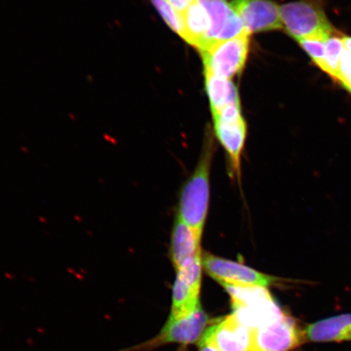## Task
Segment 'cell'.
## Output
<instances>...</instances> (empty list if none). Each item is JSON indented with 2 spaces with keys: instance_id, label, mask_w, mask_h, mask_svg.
Segmentation results:
<instances>
[{
  "instance_id": "d6986e66",
  "label": "cell",
  "mask_w": 351,
  "mask_h": 351,
  "mask_svg": "<svg viewBox=\"0 0 351 351\" xmlns=\"http://www.w3.org/2000/svg\"><path fill=\"white\" fill-rule=\"evenodd\" d=\"M153 5L159 12L162 19L174 32L182 37V23L181 13L172 5L169 0H151Z\"/></svg>"
},
{
  "instance_id": "ba28073f",
  "label": "cell",
  "mask_w": 351,
  "mask_h": 351,
  "mask_svg": "<svg viewBox=\"0 0 351 351\" xmlns=\"http://www.w3.org/2000/svg\"><path fill=\"white\" fill-rule=\"evenodd\" d=\"M199 343L217 351H252L253 330L231 315L210 326L201 337Z\"/></svg>"
},
{
  "instance_id": "8992f818",
  "label": "cell",
  "mask_w": 351,
  "mask_h": 351,
  "mask_svg": "<svg viewBox=\"0 0 351 351\" xmlns=\"http://www.w3.org/2000/svg\"><path fill=\"white\" fill-rule=\"evenodd\" d=\"M202 265L207 274L221 285L267 288L278 280L252 269L243 263L228 261L208 253L202 257Z\"/></svg>"
},
{
  "instance_id": "ffe728a7",
  "label": "cell",
  "mask_w": 351,
  "mask_h": 351,
  "mask_svg": "<svg viewBox=\"0 0 351 351\" xmlns=\"http://www.w3.org/2000/svg\"><path fill=\"white\" fill-rule=\"evenodd\" d=\"M337 82L344 88L351 83V54L346 48L340 56Z\"/></svg>"
},
{
  "instance_id": "52a82bcc",
  "label": "cell",
  "mask_w": 351,
  "mask_h": 351,
  "mask_svg": "<svg viewBox=\"0 0 351 351\" xmlns=\"http://www.w3.org/2000/svg\"><path fill=\"white\" fill-rule=\"evenodd\" d=\"M202 257L177 270L173 291L172 313L169 319L188 317L201 306L199 293L202 282Z\"/></svg>"
},
{
  "instance_id": "4fadbf2b",
  "label": "cell",
  "mask_w": 351,
  "mask_h": 351,
  "mask_svg": "<svg viewBox=\"0 0 351 351\" xmlns=\"http://www.w3.org/2000/svg\"><path fill=\"white\" fill-rule=\"evenodd\" d=\"M182 23V38L200 51L208 46L210 19L207 10L194 0L181 12Z\"/></svg>"
},
{
  "instance_id": "7c38bea8",
  "label": "cell",
  "mask_w": 351,
  "mask_h": 351,
  "mask_svg": "<svg viewBox=\"0 0 351 351\" xmlns=\"http://www.w3.org/2000/svg\"><path fill=\"white\" fill-rule=\"evenodd\" d=\"M202 236L188 226L178 217L176 219L171 243V258L176 270L182 269L188 263L202 256Z\"/></svg>"
},
{
  "instance_id": "44dd1931",
  "label": "cell",
  "mask_w": 351,
  "mask_h": 351,
  "mask_svg": "<svg viewBox=\"0 0 351 351\" xmlns=\"http://www.w3.org/2000/svg\"><path fill=\"white\" fill-rule=\"evenodd\" d=\"M169 1L172 3V5L176 10L181 13L182 11L185 10L194 0H169Z\"/></svg>"
},
{
  "instance_id": "30bf717a",
  "label": "cell",
  "mask_w": 351,
  "mask_h": 351,
  "mask_svg": "<svg viewBox=\"0 0 351 351\" xmlns=\"http://www.w3.org/2000/svg\"><path fill=\"white\" fill-rule=\"evenodd\" d=\"M231 4L249 34L283 28L280 7L271 0H232Z\"/></svg>"
},
{
  "instance_id": "2e32d148",
  "label": "cell",
  "mask_w": 351,
  "mask_h": 351,
  "mask_svg": "<svg viewBox=\"0 0 351 351\" xmlns=\"http://www.w3.org/2000/svg\"><path fill=\"white\" fill-rule=\"evenodd\" d=\"M205 82L213 115L232 105L240 104L238 89L229 79L205 73Z\"/></svg>"
},
{
  "instance_id": "9c48e42d",
  "label": "cell",
  "mask_w": 351,
  "mask_h": 351,
  "mask_svg": "<svg viewBox=\"0 0 351 351\" xmlns=\"http://www.w3.org/2000/svg\"><path fill=\"white\" fill-rule=\"evenodd\" d=\"M305 339L304 332L285 315L269 326L253 330L252 351H291Z\"/></svg>"
},
{
  "instance_id": "7402d4cb",
  "label": "cell",
  "mask_w": 351,
  "mask_h": 351,
  "mask_svg": "<svg viewBox=\"0 0 351 351\" xmlns=\"http://www.w3.org/2000/svg\"><path fill=\"white\" fill-rule=\"evenodd\" d=\"M342 40H343L346 49L348 50L351 54V37L343 35V37H342Z\"/></svg>"
},
{
  "instance_id": "9a60e30c",
  "label": "cell",
  "mask_w": 351,
  "mask_h": 351,
  "mask_svg": "<svg viewBox=\"0 0 351 351\" xmlns=\"http://www.w3.org/2000/svg\"><path fill=\"white\" fill-rule=\"evenodd\" d=\"M305 339L313 342L351 341V314L336 315L309 324Z\"/></svg>"
},
{
  "instance_id": "e0dca14e",
  "label": "cell",
  "mask_w": 351,
  "mask_h": 351,
  "mask_svg": "<svg viewBox=\"0 0 351 351\" xmlns=\"http://www.w3.org/2000/svg\"><path fill=\"white\" fill-rule=\"evenodd\" d=\"M298 42L306 53L310 56L313 62L329 75L330 71H329L324 40L320 38H311L301 39Z\"/></svg>"
},
{
  "instance_id": "603a6c76",
  "label": "cell",
  "mask_w": 351,
  "mask_h": 351,
  "mask_svg": "<svg viewBox=\"0 0 351 351\" xmlns=\"http://www.w3.org/2000/svg\"><path fill=\"white\" fill-rule=\"evenodd\" d=\"M199 351H217L208 345L199 343Z\"/></svg>"
},
{
  "instance_id": "cb8c5ba5",
  "label": "cell",
  "mask_w": 351,
  "mask_h": 351,
  "mask_svg": "<svg viewBox=\"0 0 351 351\" xmlns=\"http://www.w3.org/2000/svg\"><path fill=\"white\" fill-rule=\"evenodd\" d=\"M345 89H346V90L349 91V92H350V93L351 94V83H350V85H348V86H346V87H345Z\"/></svg>"
},
{
  "instance_id": "8fae6325",
  "label": "cell",
  "mask_w": 351,
  "mask_h": 351,
  "mask_svg": "<svg viewBox=\"0 0 351 351\" xmlns=\"http://www.w3.org/2000/svg\"><path fill=\"white\" fill-rule=\"evenodd\" d=\"M207 10L210 19L208 46L247 33L238 13L226 0H197ZM206 49V48H205Z\"/></svg>"
},
{
  "instance_id": "3957f363",
  "label": "cell",
  "mask_w": 351,
  "mask_h": 351,
  "mask_svg": "<svg viewBox=\"0 0 351 351\" xmlns=\"http://www.w3.org/2000/svg\"><path fill=\"white\" fill-rule=\"evenodd\" d=\"M249 35L244 33L227 40L214 43L202 51L204 73L230 80L243 71L248 56Z\"/></svg>"
},
{
  "instance_id": "5bb4252c",
  "label": "cell",
  "mask_w": 351,
  "mask_h": 351,
  "mask_svg": "<svg viewBox=\"0 0 351 351\" xmlns=\"http://www.w3.org/2000/svg\"><path fill=\"white\" fill-rule=\"evenodd\" d=\"M232 308H234V313L232 315L241 324L252 330L269 326L287 315L276 304L271 296L252 304L232 307Z\"/></svg>"
},
{
  "instance_id": "7a4b0ae2",
  "label": "cell",
  "mask_w": 351,
  "mask_h": 351,
  "mask_svg": "<svg viewBox=\"0 0 351 351\" xmlns=\"http://www.w3.org/2000/svg\"><path fill=\"white\" fill-rule=\"evenodd\" d=\"M212 151L208 148L201 157L194 173L189 178L180 199L178 217L202 236L208 216L209 173Z\"/></svg>"
},
{
  "instance_id": "ac0fdd59",
  "label": "cell",
  "mask_w": 351,
  "mask_h": 351,
  "mask_svg": "<svg viewBox=\"0 0 351 351\" xmlns=\"http://www.w3.org/2000/svg\"><path fill=\"white\" fill-rule=\"evenodd\" d=\"M343 35L339 32L332 35L324 40L327 61L329 71H330L329 76L336 82L337 80V73H339L340 56L345 48L343 40H342Z\"/></svg>"
},
{
  "instance_id": "5b68a950",
  "label": "cell",
  "mask_w": 351,
  "mask_h": 351,
  "mask_svg": "<svg viewBox=\"0 0 351 351\" xmlns=\"http://www.w3.org/2000/svg\"><path fill=\"white\" fill-rule=\"evenodd\" d=\"M208 324V315L199 306L194 313L185 318L169 319L160 335L155 339L123 351L148 350L168 343H194L200 339Z\"/></svg>"
},
{
  "instance_id": "6da1fadb",
  "label": "cell",
  "mask_w": 351,
  "mask_h": 351,
  "mask_svg": "<svg viewBox=\"0 0 351 351\" xmlns=\"http://www.w3.org/2000/svg\"><path fill=\"white\" fill-rule=\"evenodd\" d=\"M326 0H298L280 7V19L285 32L297 41L317 38L326 40L339 33L326 12Z\"/></svg>"
},
{
  "instance_id": "277c9868",
  "label": "cell",
  "mask_w": 351,
  "mask_h": 351,
  "mask_svg": "<svg viewBox=\"0 0 351 351\" xmlns=\"http://www.w3.org/2000/svg\"><path fill=\"white\" fill-rule=\"evenodd\" d=\"M213 116L215 133L229 155L232 170L239 177L241 155L247 131L240 104L232 105Z\"/></svg>"
}]
</instances>
